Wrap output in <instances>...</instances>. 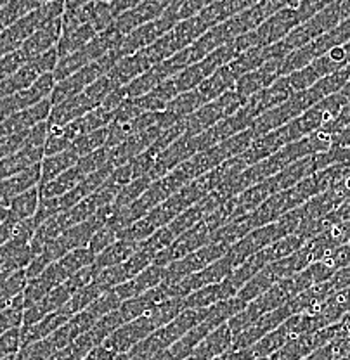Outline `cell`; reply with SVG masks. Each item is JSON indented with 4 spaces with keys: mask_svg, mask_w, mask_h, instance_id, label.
Returning a JSON list of instances; mask_svg holds the SVG:
<instances>
[{
    "mask_svg": "<svg viewBox=\"0 0 350 360\" xmlns=\"http://www.w3.org/2000/svg\"><path fill=\"white\" fill-rule=\"evenodd\" d=\"M113 213H115V210H113L111 205L99 208L89 220H85V222L78 225H73V227H70L68 231L63 232V234H59L58 238L52 239V241L44 248L42 253L37 255L32 260V264L26 267V277H28V281L39 277L52 262L59 260V258H63L65 255L70 253V251L87 248L92 236L96 234L101 227L106 225Z\"/></svg>",
    "mask_w": 350,
    "mask_h": 360,
    "instance_id": "cell-1",
    "label": "cell"
},
{
    "mask_svg": "<svg viewBox=\"0 0 350 360\" xmlns=\"http://www.w3.org/2000/svg\"><path fill=\"white\" fill-rule=\"evenodd\" d=\"M184 298H170L167 302L160 303L154 309L148 310L141 317L134 319V321L127 322V324L120 326L115 333H111L106 340L103 341L110 350L118 354H125L132 347L141 343L144 338H148L156 329L163 328L170 321L184 312Z\"/></svg>",
    "mask_w": 350,
    "mask_h": 360,
    "instance_id": "cell-2",
    "label": "cell"
},
{
    "mask_svg": "<svg viewBox=\"0 0 350 360\" xmlns=\"http://www.w3.org/2000/svg\"><path fill=\"white\" fill-rule=\"evenodd\" d=\"M347 18H350V0H337V2L330 4L328 7L314 14L311 20L304 21L302 25L292 30L281 42L267 45L270 52V59H285L286 56L292 54L296 49L304 47V45L312 42L318 37L328 33L330 30L337 28Z\"/></svg>",
    "mask_w": 350,
    "mask_h": 360,
    "instance_id": "cell-3",
    "label": "cell"
},
{
    "mask_svg": "<svg viewBox=\"0 0 350 360\" xmlns=\"http://www.w3.org/2000/svg\"><path fill=\"white\" fill-rule=\"evenodd\" d=\"M206 309H186L184 312L177 315L174 321L165 324L163 328L156 329L148 338H144L141 343L132 347L129 352L116 355V360H151L154 355L174 345L187 331H191L193 328H196L199 322H203Z\"/></svg>",
    "mask_w": 350,
    "mask_h": 360,
    "instance_id": "cell-4",
    "label": "cell"
},
{
    "mask_svg": "<svg viewBox=\"0 0 350 360\" xmlns=\"http://www.w3.org/2000/svg\"><path fill=\"white\" fill-rule=\"evenodd\" d=\"M94 260H96V255L89 248H80V250L70 251L63 258L52 262L39 277L28 281V284H26L25 291H23V295H25V309H30L37 302H40L49 291L65 283L78 270L92 265Z\"/></svg>",
    "mask_w": 350,
    "mask_h": 360,
    "instance_id": "cell-5",
    "label": "cell"
},
{
    "mask_svg": "<svg viewBox=\"0 0 350 360\" xmlns=\"http://www.w3.org/2000/svg\"><path fill=\"white\" fill-rule=\"evenodd\" d=\"M63 13H65V0H52L37 7L35 11L23 16L20 21L0 32V58L18 51L37 30L56 18H61Z\"/></svg>",
    "mask_w": 350,
    "mask_h": 360,
    "instance_id": "cell-6",
    "label": "cell"
},
{
    "mask_svg": "<svg viewBox=\"0 0 350 360\" xmlns=\"http://www.w3.org/2000/svg\"><path fill=\"white\" fill-rule=\"evenodd\" d=\"M122 33L116 30V26L113 25L110 28H106L104 32L97 33L92 40L87 45H84L82 49H78L77 52H73L71 56H66V58H61L56 65L54 71V80L61 82L65 78L70 77V75L77 73L82 68L92 65L94 61H97L99 58H103L104 54L113 51L115 47H118L123 40Z\"/></svg>",
    "mask_w": 350,
    "mask_h": 360,
    "instance_id": "cell-7",
    "label": "cell"
},
{
    "mask_svg": "<svg viewBox=\"0 0 350 360\" xmlns=\"http://www.w3.org/2000/svg\"><path fill=\"white\" fill-rule=\"evenodd\" d=\"M96 276L97 274L96 270L92 269V265L78 270L75 276H71L70 279H66L65 283L59 284V286L54 288L52 291H49L40 302H37L35 305H32L30 309H25V314H23V326L35 324L40 319H44L45 315L61 309L63 305H66V303L70 302L71 296H73L75 292L80 291L84 286H87Z\"/></svg>",
    "mask_w": 350,
    "mask_h": 360,
    "instance_id": "cell-8",
    "label": "cell"
},
{
    "mask_svg": "<svg viewBox=\"0 0 350 360\" xmlns=\"http://www.w3.org/2000/svg\"><path fill=\"white\" fill-rule=\"evenodd\" d=\"M120 59H122V56H120L118 49L115 47L113 51L108 52V54H104L103 58H99L97 61H94L92 65L82 68V70H78L77 73L70 75V77L65 78V80L56 82L54 89H52L51 96H49L52 106H56V104L63 103V101H66V99H70V97H75V96H78L80 92H84L89 85H92L94 82L97 80V78H101L103 75H106L108 71H110L111 68L120 61Z\"/></svg>",
    "mask_w": 350,
    "mask_h": 360,
    "instance_id": "cell-9",
    "label": "cell"
},
{
    "mask_svg": "<svg viewBox=\"0 0 350 360\" xmlns=\"http://www.w3.org/2000/svg\"><path fill=\"white\" fill-rule=\"evenodd\" d=\"M244 103H246V99H243L236 90H229V92L222 94L220 97L203 104L199 110H196L193 115H189L184 120L186 130H184L182 135H186V137H196V135L203 134L205 130L212 129L215 123L222 122L227 116L235 115L239 108L244 106Z\"/></svg>",
    "mask_w": 350,
    "mask_h": 360,
    "instance_id": "cell-10",
    "label": "cell"
},
{
    "mask_svg": "<svg viewBox=\"0 0 350 360\" xmlns=\"http://www.w3.org/2000/svg\"><path fill=\"white\" fill-rule=\"evenodd\" d=\"M350 40V18L337 26V28L330 30L325 35L318 37L315 40L308 42L304 47L296 49L292 54H288L283 59V66H281V75H289L293 71H299L307 65H311L314 59L321 58L323 54L331 51L333 47L349 42Z\"/></svg>",
    "mask_w": 350,
    "mask_h": 360,
    "instance_id": "cell-11",
    "label": "cell"
},
{
    "mask_svg": "<svg viewBox=\"0 0 350 360\" xmlns=\"http://www.w3.org/2000/svg\"><path fill=\"white\" fill-rule=\"evenodd\" d=\"M342 336H345L344 329H342L340 322H335V324H331L325 329H319V331L306 333V335L293 338L292 341L283 345L280 350L274 352L269 360H304L312 352H315L318 348L325 347L330 341Z\"/></svg>",
    "mask_w": 350,
    "mask_h": 360,
    "instance_id": "cell-12",
    "label": "cell"
},
{
    "mask_svg": "<svg viewBox=\"0 0 350 360\" xmlns=\"http://www.w3.org/2000/svg\"><path fill=\"white\" fill-rule=\"evenodd\" d=\"M229 248H231V245H224V243H208L206 246L186 255L180 260L172 262V264L165 267L163 283H177V281L184 279V277L191 276V274L199 272V270L208 267L210 264L224 257L229 251Z\"/></svg>",
    "mask_w": 350,
    "mask_h": 360,
    "instance_id": "cell-13",
    "label": "cell"
},
{
    "mask_svg": "<svg viewBox=\"0 0 350 360\" xmlns=\"http://www.w3.org/2000/svg\"><path fill=\"white\" fill-rule=\"evenodd\" d=\"M235 269L236 267L231 264V260L224 255L219 260L213 262L208 267L199 270L196 274H191V276L184 277V279L177 281V283H167L168 288H170V296L172 298H186L187 295L201 290V288L224 281Z\"/></svg>",
    "mask_w": 350,
    "mask_h": 360,
    "instance_id": "cell-14",
    "label": "cell"
},
{
    "mask_svg": "<svg viewBox=\"0 0 350 360\" xmlns=\"http://www.w3.org/2000/svg\"><path fill=\"white\" fill-rule=\"evenodd\" d=\"M212 234L213 231L210 229V225L205 222V219H201L198 224H194L189 231H186L182 236H179L167 250L158 253L153 264L167 267L172 262L180 260V258H184L186 255L193 253V251L199 250V248L208 245Z\"/></svg>",
    "mask_w": 350,
    "mask_h": 360,
    "instance_id": "cell-15",
    "label": "cell"
},
{
    "mask_svg": "<svg viewBox=\"0 0 350 360\" xmlns=\"http://www.w3.org/2000/svg\"><path fill=\"white\" fill-rule=\"evenodd\" d=\"M54 85V75L45 73L44 77H40L39 80L33 85H30L28 89L0 99V123L6 122V120L9 118V116H13L14 112L35 106V104H39L40 101L44 99H49Z\"/></svg>",
    "mask_w": 350,
    "mask_h": 360,
    "instance_id": "cell-16",
    "label": "cell"
},
{
    "mask_svg": "<svg viewBox=\"0 0 350 360\" xmlns=\"http://www.w3.org/2000/svg\"><path fill=\"white\" fill-rule=\"evenodd\" d=\"M299 25H302V21H300L295 7L277 11L274 16H270L257 30H254L255 37H257V47H267V45L281 42Z\"/></svg>",
    "mask_w": 350,
    "mask_h": 360,
    "instance_id": "cell-17",
    "label": "cell"
},
{
    "mask_svg": "<svg viewBox=\"0 0 350 360\" xmlns=\"http://www.w3.org/2000/svg\"><path fill=\"white\" fill-rule=\"evenodd\" d=\"M292 315H293V310H292V307H289V303H285V305L280 307V309H276V310H273V312L262 315V317L258 319L257 322H254L250 328L244 329L241 335L235 338V341H232L231 352H236V350H241V348L251 347V345L257 343L261 338L269 335V333H273L276 328H280V326L283 324L286 319H289Z\"/></svg>",
    "mask_w": 350,
    "mask_h": 360,
    "instance_id": "cell-18",
    "label": "cell"
},
{
    "mask_svg": "<svg viewBox=\"0 0 350 360\" xmlns=\"http://www.w3.org/2000/svg\"><path fill=\"white\" fill-rule=\"evenodd\" d=\"M163 129L161 127H153V129L144 130L141 134L130 135L129 139H125L123 142H120L118 146L110 149V156H108V165H111L113 168L123 167V165H129L135 156L141 155L142 151L149 148L158 137H160Z\"/></svg>",
    "mask_w": 350,
    "mask_h": 360,
    "instance_id": "cell-19",
    "label": "cell"
},
{
    "mask_svg": "<svg viewBox=\"0 0 350 360\" xmlns=\"http://www.w3.org/2000/svg\"><path fill=\"white\" fill-rule=\"evenodd\" d=\"M281 66H283V59H269V61L263 63L262 66H258L257 70L250 71V73L243 75L238 82H236L235 90L239 94L243 99H248L254 94L261 92L262 89L273 85L277 78H281Z\"/></svg>",
    "mask_w": 350,
    "mask_h": 360,
    "instance_id": "cell-20",
    "label": "cell"
},
{
    "mask_svg": "<svg viewBox=\"0 0 350 360\" xmlns=\"http://www.w3.org/2000/svg\"><path fill=\"white\" fill-rule=\"evenodd\" d=\"M170 4L172 0H142V2L137 4L134 9L127 11L122 16L116 18V30H118L122 35H127L132 30L139 28V26L160 18Z\"/></svg>",
    "mask_w": 350,
    "mask_h": 360,
    "instance_id": "cell-21",
    "label": "cell"
},
{
    "mask_svg": "<svg viewBox=\"0 0 350 360\" xmlns=\"http://www.w3.org/2000/svg\"><path fill=\"white\" fill-rule=\"evenodd\" d=\"M206 103H210V101H206V97L203 96L198 89L189 90V92L179 94L175 99H172L170 103L167 104V108H165L163 111H160L161 112V127L167 130V129H170V127L177 125V123L184 122L187 116L193 115L194 111L199 110V108Z\"/></svg>",
    "mask_w": 350,
    "mask_h": 360,
    "instance_id": "cell-22",
    "label": "cell"
},
{
    "mask_svg": "<svg viewBox=\"0 0 350 360\" xmlns=\"http://www.w3.org/2000/svg\"><path fill=\"white\" fill-rule=\"evenodd\" d=\"M193 146H191V137H186V135H180L175 142H172L160 156H158L156 163L149 172V177L153 180H158L161 177H165L167 174H170L174 168L182 165L184 161L189 160L191 156H194Z\"/></svg>",
    "mask_w": 350,
    "mask_h": 360,
    "instance_id": "cell-23",
    "label": "cell"
},
{
    "mask_svg": "<svg viewBox=\"0 0 350 360\" xmlns=\"http://www.w3.org/2000/svg\"><path fill=\"white\" fill-rule=\"evenodd\" d=\"M288 135H286L285 127H280V129L273 130V132H267L261 135V137L254 139L251 144L248 146L246 151L241 155V158L244 160V163L250 167V165L258 163V161L265 160L274 153H277L280 149H283L285 146H288Z\"/></svg>",
    "mask_w": 350,
    "mask_h": 360,
    "instance_id": "cell-24",
    "label": "cell"
},
{
    "mask_svg": "<svg viewBox=\"0 0 350 360\" xmlns=\"http://www.w3.org/2000/svg\"><path fill=\"white\" fill-rule=\"evenodd\" d=\"M163 281H165V267H161V265H156V264H151L148 269L142 270L141 274H137L135 277H132V279L127 281V283L113 288V291L120 296V300H122V302H125V300L135 298V296L142 295V292L160 286Z\"/></svg>",
    "mask_w": 350,
    "mask_h": 360,
    "instance_id": "cell-25",
    "label": "cell"
},
{
    "mask_svg": "<svg viewBox=\"0 0 350 360\" xmlns=\"http://www.w3.org/2000/svg\"><path fill=\"white\" fill-rule=\"evenodd\" d=\"M44 156L45 144H28L26 142L25 148L20 149V151L0 160V180L14 177L21 172L28 170L33 165L42 163Z\"/></svg>",
    "mask_w": 350,
    "mask_h": 360,
    "instance_id": "cell-26",
    "label": "cell"
},
{
    "mask_svg": "<svg viewBox=\"0 0 350 360\" xmlns=\"http://www.w3.org/2000/svg\"><path fill=\"white\" fill-rule=\"evenodd\" d=\"M293 94H295V90H293L292 85H289L288 78L281 77V78H277L273 85H269V87L262 89L261 92H257V94H254L251 97H248L246 104L255 111V115L258 116V115H262V112L280 106L281 103H285L286 99H289Z\"/></svg>",
    "mask_w": 350,
    "mask_h": 360,
    "instance_id": "cell-27",
    "label": "cell"
},
{
    "mask_svg": "<svg viewBox=\"0 0 350 360\" xmlns=\"http://www.w3.org/2000/svg\"><path fill=\"white\" fill-rule=\"evenodd\" d=\"M51 110H52L51 99H44L40 101L39 104H35V106L14 112L13 116H9V118L2 123V127L7 135L25 132V130L33 129V127L39 125V123L47 122L49 115H51Z\"/></svg>",
    "mask_w": 350,
    "mask_h": 360,
    "instance_id": "cell-28",
    "label": "cell"
},
{
    "mask_svg": "<svg viewBox=\"0 0 350 360\" xmlns=\"http://www.w3.org/2000/svg\"><path fill=\"white\" fill-rule=\"evenodd\" d=\"M232 341H235V336H232L231 328L229 324L219 326L217 329H213L212 333H208L193 352V357L194 360H213L219 355L225 354L227 350H231L232 347Z\"/></svg>",
    "mask_w": 350,
    "mask_h": 360,
    "instance_id": "cell-29",
    "label": "cell"
},
{
    "mask_svg": "<svg viewBox=\"0 0 350 360\" xmlns=\"http://www.w3.org/2000/svg\"><path fill=\"white\" fill-rule=\"evenodd\" d=\"M40 174H42V167H40V163H37L30 167L28 170L14 175V177L0 180V206H9V202L14 198L26 193L32 187L39 186Z\"/></svg>",
    "mask_w": 350,
    "mask_h": 360,
    "instance_id": "cell-30",
    "label": "cell"
},
{
    "mask_svg": "<svg viewBox=\"0 0 350 360\" xmlns=\"http://www.w3.org/2000/svg\"><path fill=\"white\" fill-rule=\"evenodd\" d=\"M94 108L96 106L92 104V101H90L84 92H80L78 96L70 97V99L52 106L51 115H49L47 118V125L49 127L68 125V123L73 122V120L84 116L85 112L92 111Z\"/></svg>",
    "mask_w": 350,
    "mask_h": 360,
    "instance_id": "cell-31",
    "label": "cell"
},
{
    "mask_svg": "<svg viewBox=\"0 0 350 360\" xmlns=\"http://www.w3.org/2000/svg\"><path fill=\"white\" fill-rule=\"evenodd\" d=\"M149 68L151 66H149V63L146 61L142 52L137 51L134 52V54L123 56V58L120 59V61L116 63V65L113 66L106 75L110 77L113 84H115V87L120 89L123 87V85L130 84L134 78L141 77V75L146 73Z\"/></svg>",
    "mask_w": 350,
    "mask_h": 360,
    "instance_id": "cell-32",
    "label": "cell"
},
{
    "mask_svg": "<svg viewBox=\"0 0 350 360\" xmlns=\"http://www.w3.org/2000/svg\"><path fill=\"white\" fill-rule=\"evenodd\" d=\"M70 319L71 315H68L65 312V309H58L54 310V312L45 315L44 319H40L35 324L21 326V347L33 343V341L44 340V338L52 335L56 329L65 326Z\"/></svg>",
    "mask_w": 350,
    "mask_h": 360,
    "instance_id": "cell-33",
    "label": "cell"
},
{
    "mask_svg": "<svg viewBox=\"0 0 350 360\" xmlns=\"http://www.w3.org/2000/svg\"><path fill=\"white\" fill-rule=\"evenodd\" d=\"M231 298H235V295L229 290L227 284L220 281V283L210 284V286H205L187 295L184 298V309H206V307H212L215 303Z\"/></svg>",
    "mask_w": 350,
    "mask_h": 360,
    "instance_id": "cell-34",
    "label": "cell"
},
{
    "mask_svg": "<svg viewBox=\"0 0 350 360\" xmlns=\"http://www.w3.org/2000/svg\"><path fill=\"white\" fill-rule=\"evenodd\" d=\"M135 250H137V243L125 241V239H116V241L108 246L106 250H103L99 255H96L92 269L96 270V274L103 272L104 269L125 262Z\"/></svg>",
    "mask_w": 350,
    "mask_h": 360,
    "instance_id": "cell-35",
    "label": "cell"
},
{
    "mask_svg": "<svg viewBox=\"0 0 350 360\" xmlns=\"http://www.w3.org/2000/svg\"><path fill=\"white\" fill-rule=\"evenodd\" d=\"M39 186L32 187L26 193L20 194V196L14 198L13 201L7 206V220L13 224H20L23 220L32 219L35 215L37 208H39Z\"/></svg>",
    "mask_w": 350,
    "mask_h": 360,
    "instance_id": "cell-36",
    "label": "cell"
},
{
    "mask_svg": "<svg viewBox=\"0 0 350 360\" xmlns=\"http://www.w3.org/2000/svg\"><path fill=\"white\" fill-rule=\"evenodd\" d=\"M236 77L231 73L227 65L219 68L213 75H210L206 80H203L198 85V90L206 97V101H213L217 97H220L222 94L229 92V90H235L236 87Z\"/></svg>",
    "mask_w": 350,
    "mask_h": 360,
    "instance_id": "cell-37",
    "label": "cell"
},
{
    "mask_svg": "<svg viewBox=\"0 0 350 360\" xmlns=\"http://www.w3.org/2000/svg\"><path fill=\"white\" fill-rule=\"evenodd\" d=\"M96 35H97L96 30L92 28V25H90V22L78 26V28L63 32L61 39H59L58 45H56L59 59L66 58V56H71L73 52H77L78 49H82L84 45H87Z\"/></svg>",
    "mask_w": 350,
    "mask_h": 360,
    "instance_id": "cell-38",
    "label": "cell"
},
{
    "mask_svg": "<svg viewBox=\"0 0 350 360\" xmlns=\"http://www.w3.org/2000/svg\"><path fill=\"white\" fill-rule=\"evenodd\" d=\"M269 59H270L269 47H251L248 49V51L241 52L238 58L232 59L231 63H227V68L231 70V73L235 75L236 80H239L243 75L257 70L258 66H262L263 63L269 61Z\"/></svg>",
    "mask_w": 350,
    "mask_h": 360,
    "instance_id": "cell-39",
    "label": "cell"
},
{
    "mask_svg": "<svg viewBox=\"0 0 350 360\" xmlns=\"http://www.w3.org/2000/svg\"><path fill=\"white\" fill-rule=\"evenodd\" d=\"M78 158L80 156H78L77 153L71 151L70 148L65 149V151L58 153V155L45 156L42 160V163H40V167H42V174H40L39 186H44V184L51 182V180L59 177L63 172H66L68 168L73 167V165L77 163Z\"/></svg>",
    "mask_w": 350,
    "mask_h": 360,
    "instance_id": "cell-40",
    "label": "cell"
},
{
    "mask_svg": "<svg viewBox=\"0 0 350 360\" xmlns=\"http://www.w3.org/2000/svg\"><path fill=\"white\" fill-rule=\"evenodd\" d=\"M37 7H40L37 0H9L6 6L0 7V32L20 21L23 16L35 11Z\"/></svg>",
    "mask_w": 350,
    "mask_h": 360,
    "instance_id": "cell-41",
    "label": "cell"
},
{
    "mask_svg": "<svg viewBox=\"0 0 350 360\" xmlns=\"http://www.w3.org/2000/svg\"><path fill=\"white\" fill-rule=\"evenodd\" d=\"M151 182H153V179L149 177V175H142V177L130 180V182L127 184V186H123L122 189H120V193L116 194L115 201L111 202L113 210L116 212V210L125 208V206H129L130 202L139 200V198L144 194V191L151 186Z\"/></svg>",
    "mask_w": 350,
    "mask_h": 360,
    "instance_id": "cell-42",
    "label": "cell"
},
{
    "mask_svg": "<svg viewBox=\"0 0 350 360\" xmlns=\"http://www.w3.org/2000/svg\"><path fill=\"white\" fill-rule=\"evenodd\" d=\"M101 295H104V291L101 290L94 281H90L87 286H84L80 291L75 292V295L71 296L70 302H68L66 305H63L61 309H65V312L73 317V315H77L78 312L87 309L89 305H92Z\"/></svg>",
    "mask_w": 350,
    "mask_h": 360,
    "instance_id": "cell-43",
    "label": "cell"
},
{
    "mask_svg": "<svg viewBox=\"0 0 350 360\" xmlns=\"http://www.w3.org/2000/svg\"><path fill=\"white\" fill-rule=\"evenodd\" d=\"M106 141H108V127H104V129L94 130V132L84 134L78 139H75V141L71 142L70 149L82 158L89 155V153H94L97 151V149L104 148V146H106Z\"/></svg>",
    "mask_w": 350,
    "mask_h": 360,
    "instance_id": "cell-44",
    "label": "cell"
},
{
    "mask_svg": "<svg viewBox=\"0 0 350 360\" xmlns=\"http://www.w3.org/2000/svg\"><path fill=\"white\" fill-rule=\"evenodd\" d=\"M116 18L113 16L110 2H103V0H96L94 2V9H92V18H90V25L92 28L96 30V33L104 32L106 28L115 25Z\"/></svg>",
    "mask_w": 350,
    "mask_h": 360,
    "instance_id": "cell-45",
    "label": "cell"
},
{
    "mask_svg": "<svg viewBox=\"0 0 350 360\" xmlns=\"http://www.w3.org/2000/svg\"><path fill=\"white\" fill-rule=\"evenodd\" d=\"M28 61H32V59L26 56V52L23 51L21 47L18 49V51L11 52V54L2 56V58H0V82L6 80V78L11 77L13 73H16V71Z\"/></svg>",
    "mask_w": 350,
    "mask_h": 360,
    "instance_id": "cell-46",
    "label": "cell"
},
{
    "mask_svg": "<svg viewBox=\"0 0 350 360\" xmlns=\"http://www.w3.org/2000/svg\"><path fill=\"white\" fill-rule=\"evenodd\" d=\"M28 132L30 130H25V132H18V134L4 135V137L0 139V160L14 155V153H18L20 149L25 148L26 139H28Z\"/></svg>",
    "mask_w": 350,
    "mask_h": 360,
    "instance_id": "cell-47",
    "label": "cell"
},
{
    "mask_svg": "<svg viewBox=\"0 0 350 360\" xmlns=\"http://www.w3.org/2000/svg\"><path fill=\"white\" fill-rule=\"evenodd\" d=\"M116 239H118V232H115L111 227L104 225V227H101L99 231L92 236V239H90L87 248L94 255H99L101 251L106 250L108 246L113 245Z\"/></svg>",
    "mask_w": 350,
    "mask_h": 360,
    "instance_id": "cell-48",
    "label": "cell"
},
{
    "mask_svg": "<svg viewBox=\"0 0 350 360\" xmlns=\"http://www.w3.org/2000/svg\"><path fill=\"white\" fill-rule=\"evenodd\" d=\"M26 284H28V277H26V269L23 270H18V272L11 274L9 279L6 281V284H4V288L0 290V292H4V295L7 296V298H14L16 295H20V292L25 291Z\"/></svg>",
    "mask_w": 350,
    "mask_h": 360,
    "instance_id": "cell-49",
    "label": "cell"
},
{
    "mask_svg": "<svg viewBox=\"0 0 350 360\" xmlns=\"http://www.w3.org/2000/svg\"><path fill=\"white\" fill-rule=\"evenodd\" d=\"M349 127H350V103L340 111V115H338L333 122L328 123L326 127H323V129H326L331 134H340L342 130L349 129Z\"/></svg>",
    "mask_w": 350,
    "mask_h": 360,
    "instance_id": "cell-50",
    "label": "cell"
},
{
    "mask_svg": "<svg viewBox=\"0 0 350 360\" xmlns=\"http://www.w3.org/2000/svg\"><path fill=\"white\" fill-rule=\"evenodd\" d=\"M141 2H142V0H111L110 7H111L113 16H115V18L122 16L123 13L134 9V7L137 6V4H141Z\"/></svg>",
    "mask_w": 350,
    "mask_h": 360,
    "instance_id": "cell-51",
    "label": "cell"
},
{
    "mask_svg": "<svg viewBox=\"0 0 350 360\" xmlns=\"http://www.w3.org/2000/svg\"><path fill=\"white\" fill-rule=\"evenodd\" d=\"M115 357H116L115 352L110 350V348L103 343L99 345V347L94 348V350H90L82 360H113Z\"/></svg>",
    "mask_w": 350,
    "mask_h": 360,
    "instance_id": "cell-52",
    "label": "cell"
},
{
    "mask_svg": "<svg viewBox=\"0 0 350 360\" xmlns=\"http://www.w3.org/2000/svg\"><path fill=\"white\" fill-rule=\"evenodd\" d=\"M14 229H16V224L9 222V220H4L2 224H0V246L6 245L7 241L11 239V236H13Z\"/></svg>",
    "mask_w": 350,
    "mask_h": 360,
    "instance_id": "cell-53",
    "label": "cell"
},
{
    "mask_svg": "<svg viewBox=\"0 0 350 360\" xmlns=\"http://www.w3.org/2000/svg\"><path fill=\"white\" fill-rule=\"evenodd\" d=\"M333 148H350V127L340 134H335Z\"/></svg>",
    "mask_w": 350,
    "mask_h": 360,
    "instance_id": "cell-54",
    "label": "cell"
},
{
    "mask_svg": "<svg viewBox=\"0 0 350 360\" xmlns=\"http://www.w3.org/2000/svg\"><path fill=\"white\" fill-rule=\"evenodd\" d=\"M9 302H11V300L7 298V296L4 295V292H0V312H2V310L6 309L7 305H9Z\"/></svg>",
    "mask_w": 350,
    "mask_h": 360,
    "instance_id": "cell-55",
    "label": "cell"
},
{
    "mask_svg": "<svg viewBox=\"0 0 350 360\" xmlns=\"http://www.w3.org/2000/svg\"><path fill=\"white\" fill-rule=\"evenodd\" d=\"M7 219V206H0V224Z\"/></svg>",
    "mask_w": 350,
    "mask_h": 360,
    "instance_id": "cell-56",
    "label": "cell"
},
{
    "mask_svg": "<svg viewBox=\"0 0 350 360\" xmlns=\"http://www.w3.org/2000/svg\"><path fill=\"white\" fill-rule=\"evenodd\" d=\"M0 360H18V354H16V355H9V357H6V359H0Z\"/></svg>",
    "mask_w": 350,
    "mask_h": 360,
    "instance_id": "cell-57",
    "label": "cell"
},
{
    "mask_svg": "<svg viewBox=\"0 0 350 360\" xmlns=\"http://www.w3.org/2000/svg\"><path fill=\"white\" fill-rule=\"evenodd\" d=\"M4 135H7V134H6V130H4L2 123H0V139H2V137H4Z\"/></svg>",
    "mask_w": 350,
    "mask_h": 360,
    "instance_id": "cell-58",
    "label": "cell"
},
{
    "mask_svg": "<svg viewBox=\"0 0 350 360\" xmlns=\"http://www.w3.org/2000/svg\"><path fill=\"white\" fill-rule=\"evenodd\" d=\"M37 2H39V6H44V4H47V2H52V0H37Z\"/></svg>",
    "mask_w": 350,
    "mask_h": 360,
    "instance_id": "cell-59",
    "label": "cell"
},
{
    "mask_svg": "<svg viewBox=\"0 0 350 360\" xmlns=\"http://www.w3.org/2000/svg\"><path fill=\"white\" fill-rule=\"evenodd\" d=\"M349 338H350V335H349Z\"/></svg>",
    "mask_w": 350,
    "mask_h": 360,
    "instance_id": "cell-60",
    "label": "cell"
}]
</instances>
